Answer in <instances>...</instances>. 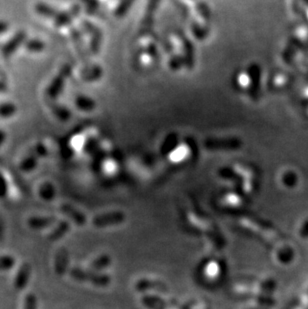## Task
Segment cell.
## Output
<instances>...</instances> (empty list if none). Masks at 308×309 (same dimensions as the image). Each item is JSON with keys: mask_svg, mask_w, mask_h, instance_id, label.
Listing matches in <instances>:
<instances>
[{"mask_svg": "<svg viewBox=\"0 0 308 309\" xmlns=\"http://www.w3.org/2000/svg\"><path fill=\"white\" fill-rule=\"evenodd\" d=\"M31 274V266L28 263H24L21 265L19 268L15 280H14V286L17 290H22L25 288L26 284L28 283L29 277Z\"/></svg>", "mask_w": 308, "mask_h": 309, "instance_id": "cell-1", "label": "cell"}, {"mask_svg": "<svg viewBox=\"0 0 308 309\" xmlns=\"http://www.w3.org/2000/svg\"><path fill=\"white\" fill-rule=\"evenodd\" d=\"M60 208H61V211L65 215L69 216L76 224L83 225L85 223V220H86L85 216L80 211H78L76 208H74L73 206H71L69 204H62Z\"/></svg>", "mask_w": 308, "mask_h": 309, "instance_id": "cell-2", "label": "cell"}, {"mask_svg": "<svg viewBox=\"0 0 308 309\" xmlns=\"http://www.w3.org/2000/svg\"><path fill=\"white\" fill-rule=\"evenodd\" d=\"M68 265V254L65 249H61L58 251L55 258V271L56 274L62 275L66 272Z\"/></svg>", "mask_w": 308, "mask_h": 309, "instance_id": "cell-3", "label": "cell"}, {"mask_svg": "<svg viewBox=\"0 0 308 309\" xmlns=\"http://www.w3.org/2000/svg\"><path fill=\"white\" fill-rule=\"evenodd\" d=\"M56 221L55 217H32L28 220V225L33 229H41L52 225Z\"/></svg>", "mask_w": 308, "mask_h": 309, "instance_id": "cell-4", "label": "cell"}, {"mask_svg": "<svg viewBox=\"0 0 308 309\" xmlns=\"http://www.w3.org/2000/svg\"><path fill=\"white\" fill-rule=\"evenodd\" d=\"M70 225L67 221L62 220L58 223V225L54 228V230L48 235V239L51 241H56L60 239L68 231Z\"/></svg>", "mask_w": 308, "mask_h": 309, "instance_id": "cell-5", "label": "cell"}, {"mask_svg": "<svg viewBox=\"0 0 308 309\" xmlns=\"http://www.w3.org/2000/svg\"><path fill=\"white\" fill-rule=\"evenodd\" d=\"M24 39V33H18L10 42H8L5 47L2 49V53L4 54V56H8L9 54H11L13 51L17 48L16 46L18 44H20Z\"/></svg>", "mask_w": 308, "mask_h": 309, "instance_id": "cell-6", "label": "cell"}, {"mask_svg": "<svg viewBox=\"0 0 308 309\" xmlns=\"http://www.w3.org/2000/svg\"><path fill=\"white\" fill-rule=\"evenodd\" d=\"M55 188L51 183H44L39 190L40 197L46 201L52 200L55 197Z\"/></svg>", "mask_w": 308, "mask_h": 309, "instance_id": "cell-7", "label": "cell"}, {"mask_svg": "<svg viewBox=\"0 0 308 309\" xmlns=\"http://www.w3.org/2000/svg\"><path fill=\"white\" fill-rule=\"evenodd\" d=\"M117 219H118L117 215L108 214V215H102V216L96 217L93 222L96 226H105V225L113 223L114 221H117Z\"/></svg>", "mask_w": 308, "mask_h": 309, "instance_id": "cell-8", "label": "cell"}, {"mask_svg": "<svg viewBox=\"0 0 308 309\" xmlns=\"http://www.w3.org/2000/svg\"><path fill=\"white\" fill-rule=\"evenodd\" d=\"M15 264V260L11 256H0V270H9Z\"/></svg>", "mask_w": 308, "mask_h": 309, "instance_id": "cell-9", "label": "cell"}, {"mask_svg": "<svg viewBox=\"0 0 308 309\" xmlns=\"http://www.w3.org/2000/svg\"><path fill=\"white\" fill-rule=\"evenodd\" d=\"M62 84H63V77L62 76L57 77V78L55 79V81L53 82V84L51 85L50 88H49V91H48L49 96L55 97L56 94L58 93V91L60 92V90L62 89Z\"/></svg>", "mask_w": 308, "mask_h": 309, "instance_id": "cell-10", "label": "cell"}, {"mask_svg": "<svg viewBox=\"0 0 308 309\" xmlns=\"http://www.w3.org/2000/svg\"><path fill=\"white\" fill-rule=\"evenodd\" d=\"M36 162H37L36 156L28 157V158H26L21 163V169L23 171H31L32 169L35 168Z\"/></svg>", "mask_w": 308, "mask_h": 309, "instance_id": "cell-11", "label": "cell"}, {"mask_svg": "<svg viewBox=\"0 0 308 309\" xmlns=\"http://www.w3.org/2000/svg\"><path fill=\"white\" fill-rule=\"evenodd\" d=\"M24 309H37V298L34 294L29 293L25 297Z\"/></svg>", "mask_w": 308, "mask_h": 309, "instance_id": "cell-12", "label": "cell"}, {"mask_svg": "<svg viewBox=\"0 0 308 309\" xmlns=\"http://www.w3.org/2000/svg\"><path fill=\"white\" fill-rule=\"evenodd\" d=\"M70 275L71 277H73L75 280L78 281H86V276H87V272H85L84 270L80 269V268H72L70 271Z\"/></svg>", "mask_w": 308, "mask_h": 309, "instance_id": "cell-13", "label": "cell"}, {"mask_svg": "<svg viewBox=\"0 0 308 309\" xmlns=\"http://www.w3.org/2000/svg\"><path fill=\"white\" fill-rule=\"evenodd\" d=\"M15 112V106L12 104H3L0 106V115L3 117H8Z\"/></svg>", "mask_w": 308, "mask_h": 309, "instance_id": "cell-14", "label": "cell"}, {"mask_svg": "<svg viewBox=\"0 0 308 309\" xmlns=\"http://www.w3.org/2000/svg\"><path fill=\"white\" fill-rule=\"evenodd\" d=\"M7 183L3 175L0 173V198H4L7 194Z\"/></svg>", "mask_w": 308, "mask_h": 309, "instance_id": "cell-15", "label": "cell"}, {"mask_svg": "<svg viewBox=\"0 0 308 309\" xmlns=\"http://www.w3.org/2000/svg\"><path fill=\"white\" fill-rule=\"evenodd\" d=\"M27 48L31 51H40L42 50L44 47H43V44L40 42V41H29L27 43Z\"/></svg>", "mask_w": 308, "mask_h": 309, "instance_id": "cell-16", "label": "cell"}, {"mask_svg": "<svg viewBox=\"0 0 308 309\" xmlns=\"http://www.w3.org/2000/svg\"><path fill=\"white\" fill-rule=\"evenodd\" d=\"M106 264H108V259L106 258V257H102V258L97 259L96 261L93 262L92 267L95 268V269H99V268H101V267L105 266Z\"/></svg>", "mask_w": 308, "mask_h": 309, "instance_id": "cell-17", "label": "cell"}, {"mask_svg": "<svg viewBox=\"0 0 308 309\" xmlns=\"http://www.w3.org/2000/svg\"><path fill=\"white\" fill-rule=\"evenodd\" d=\"M4 137H5V134H4V132H2V131H0V144H1V142L4 140Z\"/></svg>", "mask_w": 308, "mask_h": 309, "instance_id": "cell-18", "label": "cell"}, {"mask_svg": "<svg viewBox=\"0 0 308 309\" xmlns=\"http://www.w3.org/2000/svg\"><path fill=\"white\" fill-rule=\"evenodd\" d=\"M302 1H303L305 4H307V5H308V0H302Z\"/></svg>", "mask_w": 308, "mask_h": 309, "instance_id": "cell-19", "label": "cell"}]
</instances>
